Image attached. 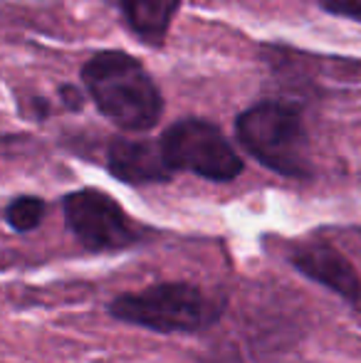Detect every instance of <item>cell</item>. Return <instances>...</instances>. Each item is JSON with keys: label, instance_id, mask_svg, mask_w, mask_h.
<instances>
[{"label": "cell", "instance_id": "1", "mask_svg": "<svg viewBox=\"0 0 361 363\" xmlns=\"http://www.w3.org/2000/svg\"><path fill=\"white\" fill-rule=\"evenodd\" d=\"M82 79L91 99L114 124L129 131L151 129L161 119L164 101L139 60L124 52H99L84 65Z\"/></svg>", "mask_w": 361, "mask_h": 363}, {"label": "cell", "instance_id": "2", "mask_svg": "<svg viewBox=\"0 0 361 363\" xmlns=\"http://www.w3.org/2000/svg\"><path fill=\"white\" fill-rule=\"evenodd\" d=\"M240 144L274 173L289 178L309 176V141L302 116L287 104L262 101L238 116Z\"/></svg>", "mask_w": 361, "mask_h": 363}, {"label": "cell", "instance_id": "3", "mask_svg": "<svg viewBox=\"0 0 361 363\" xmlns=\"http://www.w3.org/2000/svg\"><path fill=\"white\" fill-rule=\"evenodd\" d=\"M111 316L151 331H198L218 319V304L193 284H156L139 294H121L111 301Z\"/></svg>", "mask_w": 361, "mask_h": 363}, {"label": "cell", "instance_id": "4", "mask_svg": "<svg viewBox=\"0 0 361 363\" xmlns=\"http://www.w3.org/2000/svg\"><path fill=\"white\" fill-rule=\"evenodd\" d=\"M161 148L174 171H193L211 181H233L243 161L218 126L203 119H183L161 139Z\"/></svg>", "mask_w": 361, "mask_h": 363}, {"label": "cell", "instance_id": "5", "mask_svg": "<svg viewBox=\"0 0 361 363\" xmlns=\"http://www.w3.org/2000/svg\"><path fill=\"white\" fill-rule=\"evenodd\" d=\"M65 218L87 250H121L139 240V230L119 203L94 188L70 193L65 198Z\"/></svg>", "mask_w": 361, "mask_h": 363}, {"label": "cell", "instance_id": "6", "mask_svg": "<svg viewBox=\"0 0 361 363\" xmlns=\"http://www.w3.org/2000/svg\"><path fill=\"white\" fill-rule=\"evenodd\" d=\"M289 262L312 282L337 291L352 304H361V279L337 247L327 242H304L289 252Z\"/></svg>", "mask_w": 361, "mask_h": 363}, {"label": "cell", "instance_id": "7", "mask_svg": "<svg viewBox=\"0 0 361 363\" xmlns=\"http://www.w3.org/2000/svg\"><path fill=\"white\" fill-rule=\"evenodd\" d=\"M106 161L109 171L124 183H161L169 181L174 171L166 161L164 148L154 141L116 139L111 141Z\"/></svg>", "mask_w": 361, "mask_h": 363}, {"label": "cell", "instance_id": "8", "mask_svg": "<svg viewBox=\"0 0 361 363\" xmlns=\"http://www.w3.org/2000/svg\"><path fill=\"white\" fill-rule=\"evenodd\" d=\"M124 13L126 23L146 45L159 48L164 43L174 13L179 10V0H116Z\"/></svg>", "mask_w": 361, "mask_h": 363}, {"label": "cell", "instance_id": "9", "mask_svg": "<svg viewBox=\"0 0 361 363\" xmlns=\"http://www.w3.org/2000/svg\"><path fill=\"white\" fill-rule=\"evenodd\" d=\"M5 218H8V223L13 225L15 230L28 233V230L38 228L40 220L45 218V203L40 201V198H33V196L18 198V201H13L8 206Z\"/></svg>", "mask_w": 361, "mask_h": 363}, {"label": "cell", "instance_id": "10", "mask_svg": "<svg viewBox=\"0 0 361 363\" xmlns=\"http://www.w3.org/2000/svg\"><path fill=\"white\" fill-rule=\"evenodd\" d=\"M319 3H322V8L327 13L361 23V0H319Z\"/></svg>", "mask_w": 361, "mask_h": 363}]
</instances>
